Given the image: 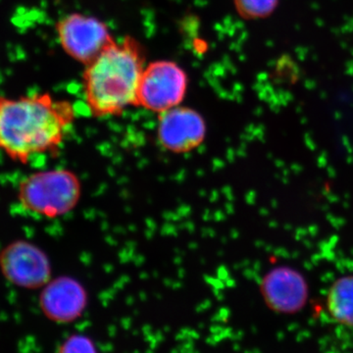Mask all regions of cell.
<instances>
[{"mask_svg": "<svg viewBox=\"0 0 353 353\" xmlns=\"http://www.w3.org/2000/svg\"><path fill=\"white\" fill-rule=\"evenodd\" d=\"M82 183L67 169L39 171L26 176L18 185V201L26 211L43 217H61L78 205Z\"/></svg>", "mask_w": 353, "mask_h": 353, "instance_id": "cell-3", "label": "cell"}, {"mask_svg": "<svg viewBox=\"0 0 353 353\" xmlns=\"http://www.w3.org/2000/svg\"><path fill=\"white\" fill-rule=\"evenodd\" d=\"M55 353H99V350L87 334H73L60 343Z\"/></svg>", "mask_w": 353, "mask_h": 353, "instance_id": "cell-12", "label": "cell"}, {"mask_svg": "<svg viewBox=\"0 0 353 353\" xmlns=\"http://www.w3.org/2000/svg\"><path fill=\"white\" fill-rule=\"evenodd\" d=\"M260 294L267 307L274 312L296 314L307 303L308 285L299 271L280 266L272 269L262 279Z\"/></svg>", "mask_w": 353, "mask_h": 353, "instance_id": "cell-9", "label": "cell"}, {"mask_svg": "<svg viewBox=\"0 0 353 353\" xmlns=\"http://www.w3.org/2000/svg\"><path fill=\"white\" fill-rule=\"evenodd\" d=\"M57 34L62 50L85 66L115 41L102 21L80 13L69 14L58 21Z\"/></svg>", "mask_w": 353, "mask_h": 353, "instance_id": "cell-5", "label": "cell"}, {"mask_svg": "<svg viewBox=\"0 0 353 353\" xmlns=\"http://www.w3.org/2000/svg\"><path fill=\"white\" fill-rule=\"evenodd\" d=\"M157 134L158 143L167 152L185 154L203 143L205 120L194 109L176 106L159 114Z\"/></svg>", "mask_w": 353, "mask_h": 353, "instance_id": "cell-7", "label": "cell"}, {"mask_svg": "<svg viewBox=\"0 0 353 353\" xmlns=\"http://www.w3.org/2000/svg\"><path fill=\"white\" fill-rule=\"evenodd\" d=\"M280 0H234V8L245 20H260L269 17L277 9Z\"/></svg>", "mask_w": 353, "mask_h": 353, "instance_id": "cell-11", "label": "cell"}, {"mask_svg": "<svg viewBox=\"0 0 353 353\" xmlns=\"http://www.w3.org/2000/svg\"><path fill=\"white\" fill-rule=\"evenodd\" d=\"M145 67L143 48L132 38L114 41L92 63L85 66L83 94L92 116H118L130 106H136L139 80Z\"/></svg>", "mask_w": 353, "mask_h": 353, "instance_id": "cell-2", "label": "cell"}, {"mask_svg": "<svg viewBox=\"0 0 353 353\" xmlns=\"http://www.w3.org/2000/svg\"><path fill=\"white\" fill-rule=\"evenodd\" d=\"M85 288L75 278L51 279L39 294V306L46 319L55 324H71L80 319L88 307Z\"/></svg>", "mask_w": 353, "mask_h": 353, "instance_id": "cell-8", "label": "cell"}, {"mask_svg": "<svg viewBox=\"0 0 353 353\" xmlns=\"http://www.w3.org/2000/svg\"><path fill=\"white\" fill-rule=\"evenodd\" d=\"M0 272L7 282L25 290L43 289L52 279L48 254L24 240L14 241L0 250Z\"/></svg>", "mask_w": 353, "mask_h": 353, "instance_id": "cell-6", "label": "cell"}, {"mask_svg": "<svg viewBox=\"0 0 353 353\" xmlns=\"http://www.w3.org/2000/svg\"><path fill=\"white\" fill-rule=\"evenodd\" d=\"M188 90L185 70L168 60L152 62L139 80L136 106L159 114L180 106Z\"/></svg>", "mask_w": 353, "mask_h": 353, "instance_id": "cell-4", "label": "cell"}, {"mask_svg": "<svg viewBox=\"0 0 353 353\" xmlns=\"http://www.w3.org/2000/svg\"><path fill=\"white\" fill-rule=\"evenodd\" d=\"M326 306L334 322L353 328V275L334 281L327 296Z\"/></svg>", "mask_w": 353, "mask_h": 353, "instance_id": "cell-10", "label": "cell"}, {"mask_svg": "<svg viewBox=\"0 0 353 353\" xmlns=\"http://www.w3.org/2000/svg\"><path fill=\"white\" fill-rule=\"evenodd\" d=\"M75 118L71 102L48 92L0 97V150L21 164L36 155L57 154Z\"/></svg>", "mask_w": 353, "mask_h": 353, "instance_id": "cell-1", "label": "cell"}]
</instances>
